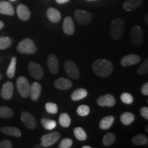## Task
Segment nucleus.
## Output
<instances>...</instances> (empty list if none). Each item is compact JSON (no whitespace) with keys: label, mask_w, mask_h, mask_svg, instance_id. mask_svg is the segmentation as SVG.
Wrapping results in <instances>:
<instances>
[{"label":"nucleus","mask_w":148,"mask_h":148,"mask_svg":"<svg viewBox=\"0 0 148 148\" xmlns=\"http://www.w3.org/2000/svg\"><path fill=\"white\" fill-rule=\"evenodd\" d=\"M73 133L77 139L79 140H84L87 138V135H86L85 131L80 127H75L73 130Z\"/></svg>","instance_id":"nucleus-32"},{"label":"nucleus","mask_w":148,"mask_h":148,"mask_svg":"<svg viewBox=\"0 0 148 148\" xmlns=\"http://www.w3.org/2000/svg\"><path fill=\"white\" fill-rule=\"evenodd\" d=\"M140 112L141 116H143L144 119H148V108L146 106L142 107L140 110Z\"/></svg>","instance_id":"nucleus-40"},{"label":"nucleus","mask_w":148,"mask_h":148,"mask_svg":"<svg viewBox=\"0 0 148 148\" xmlns=\"http://www.w3.org/2000/svg\"><path fill=\"white\" fill-rule=\"evenodd\" d=\"M140 58L138 55L136 54H128L123 57L121 60V64L122 66H129L134 65L140 62Z\"/></svg>","instance_id":"nucleus-14"},{"label":"nucleus","mask_w":148,"mask_h":148,"mask_svg":"<svg viewBox=\"0 0 148 148\" xmlns=\"http://www.w3.org/2000/svg\"><path fill=\"white\" fill-rule=\"evenodd\" d=\"M12 45V39L8 36L0 37V49H5Z\"/></svg>","instance_id":"nucleus-33"},{"label":"nucleus","mask_w":148,"mask_h":148,"mask_svg":"<svg viewBox=\"0 0 148 148\" xmlns=\"http://www.w3.org/2000/svg\"><path fill=\"white\" fill-rule=\"evenodd\" d=\"M116 137L114 136V134L111 132L107 133L106 134L104 135V136L103 137L102 139V143L103 145L105 146H109L112 145V143L115 141Z\"/></svg>","instance_id":"nucleus-30"},{"label":"nucleus","mask_w":148,"mask_h":148,"mask_svg":"<svg viewBox=\"0 0 148 148\" xmlns=\"http://www.w3.org/2000/svg\"><path fill=\"white\" fill-rule=\"evenodd\" d=\"M42 147V146L41 144H38V145L34 146V147Z\"/></svg>","instance_id":"nucleus-44"},{"label":"nucleus","mask_w":148,"mask_h":148,"mask_svg":"<svg viewBox=\"0 0 148 148\" xmlns=\"http://www.w3.org/2000/svg\"><path fill=\"white\" fill-rule=\"evenodd\" d=\"M16 88L18 92L22 97L27 98L29 96V89L30 84L26 77L24 76H20L16 80Z\"/></svg>","instance_id":"nucleus-5"},{"label":"nucleus","mask_w":148,"mask_h":148,"mask_svg":"<svg viewBox=\"0 0 148 148\" xmlns=\"http://www.w3.org/2000/svg\"><path fill=\"white\" fill-rule=\"evenodd\" d=\"M90 112L89 107L86 105H81L77 108V113L79 116H85L88 115Z\"/></svg>","instance_id":"nucleus-35"},{"label":"nucleus","mask_w":148,"mask_h":148,"mask_svg":"<svg viewBox=\"0 0 148 148\" xmlns=\"http://www.w3.org/2000/svg\"><path fill=\"white\" fill-rule=\"evenodd\" d=\"M45 110L47 112L50 114H56L58 112V106L55 103L47 102L45 103Z\"/></svg>","instance_id":"nucleus-34"},{"label":"nucleus","mask_w":148,"mask_h":148,"mask_svg":"<svg viewBox=\"0 0 148 148\" xmlns=\"http://www.w3.org/2000/svg\"><path fill=\"white\" fill-rule=\"evenodd\" d=\"M132 142L136 145H147L148 143V138L144 134H139L136 135L132 138Z\"/></svg>","instance_id":"nucleus-26"},{"label":"nucleus","mask_w":148,"mask_h":148,"mask_svg":"<svg viewBox=\"0 0 148 148\" xmlns=\"http://www.w3.org/2000/svg\"><path fill=\"white\" fill-rule=\"evenodd\" d=\"M114 117L113 116H108L103 117L99 123V127L101 130H108L112 126L114 123Z\"/></svg>","instance_id":"nucleus-24"},{"label":"nucleus","mask_w":148,"mask_h":148,"mask_svg":"<svg viewBox=\"0 0 148 148\" xmlns=\"http://www.w3.org/2000/svg\"><path fill=\"white\" fill-rule=\"evenodd\" d=\"M143 3V0H125L123 4V8L125 11L130 12L136 10Z\"/></svg>","instance_id":"nucleus-19"},{"label":"nucleus","mask_w":148,"mask_h":148,"mask_svg":"<svg viewBox=\"0 0 148 148\" xmlns=\"http://www.w3.org/2000/svg\"><path fill=\"white\" fill-rule=\"evenodd\" d=\"M64 70L66 75L71 78L77 79L79 77V72L77 64L72 60H66L64 63Z\"/></svg>","instance_id":"nucleus-8"},{"label":"nucleus","mask_w":148,"mask_h":148,"mask_svg":"<svg viewBox=\"0 0 148 148\" xmlns=\"http://www.w3.org/2000/svg\"><path fill=\"white\" fill-rule=\"evenodd\" d=\"M0 130L3 134L9 135V136H15V137H20L21 136V132L20 130L16 127L4 126L1 127Z\"/></svg>","instance_id":"nucleus-21"},{"label":"nucleus","mask_w":148,"mask_h":148,"mask_svg":"<svg viewBox=\"0 0 148 148\" xmlns=\"http://www.w3.org/2000/svg\"><path fill=\"white\" fill-rule=\"evenodd\" d=\"M86 1H97V0H86Z\"/></svg>","instance_id":"nucleus-47"},{"label":"nucleus","mask_w":148,"mask_h":148,"mask_svg":"<svg viewBox=\"0 0 148 148\" xmlns=\"http://www.w3.org/2000/svg\"><path fill=\"white\" fill-rule=\"evenodd\" d=\"M0 78H1V74H0Z\"/></svg>","instance_id":"nucleus-50"},{"label":"nucleus","mask_w":148,"mask_h":148,"mask_svg":"<svg viewBox=\"0 0 148 148\" xmlns=\"http://www.w3.org/2000/svg\"><path fill=\"white\" fill-rule=\"evenodd\" d=\"M124 30V21L121 17H118L111 22L110 35L112 39L119 40L123 34Z\"/></svg>","instance_id":"nucleus-2"},{"label":"nucleus","mask_w":148,"mask_h":148,"mask_svg":"<svg viewBox=\"0 0 148 148\" xmlns=\"http://www.w3.org/2000/svg\"><path fill=\"white\" fill-rule=\"evenodd\" d=\"M13 110L7 106H0V118H10L13 116Z\"/></svg>","instance_id":"nucleus-31"},{"label":"nucleus","mask_w":148,"mask_h":148,"mask_svg":"<svg viewBox=\"0 0 148 148\" xmlns=\"http://www.w3.org/2000/svg\"><path fill=\"white\" fill-rule=\"evenodd\" d=\"M146 131H147V132L148 131V130H147V126H146Z\"/></svg>","instance_id":"nucleus-48"},{"label":"nucleus","mask_w":148,"mask_h":148,"mask_svg":"<svg viewBox=\"0 0 148 148\" xmlns=\"http://www.w3.org/2000/svg\"><path fill=\"white\" fill-rule=\"evenodd\" d=\"M97 103L101 107H112L115 105L116 100L113 95L110 94H106L98 98Z\"/></svg>","instance_id":"nucleus-11"},{"label":"nucleus","mask_w":148,"mask_h":148,"mask_svg":"<svg viewBox=\"0 0 148 148\" xmlns=\"http://www.w3.org/2000/svg\"><path fill=\"white\" fill-rule=\"evenodd\" d=\"M21 119L27 128L33 130L36 126V121L34 116L28 112H23L21 114Z\"/></svg>","instance_id":"nucleus-10"},{"label":"nucleus","mask_w":148,"mask_h":148,"mask_svg":"<svg viewBox=\"0 0 148 148\" xmlns=\"http://www.w3.org/2000/svg\"><path fill=\"white\" fill-rule=\"evenodd\" d=\"M28 70L32 77L36 79H41L43 77V69L39 64L34 62H29L28 64Z\"/></svg>","instance_id":"nucleus-9"},{"label":"nucleus","mask_w":148,"mask_h":148,"mask_svg":"<svg viewBox=\"0 0 148 148\" xmlns=\"http://www.w3.org/2000/svg\"><path fill=\"white\" fill-rule=\"evenodd\" d=\"M16 49L18 52L25 54H33L36 51V47L33 40L29 38H26L18 44Z\"/></svg>","instance_id":"nucleus-3"},{"label":"nucleus","mask_w":148,"mask_h":148,"mask_svg":"<svg viewBox=\"0 0 148 148\" xmlns=\"http://www.w3.org/2000/svg\"><path fill=\"white\" fill-rule=\"evenodd\" d=\"M47 66L49 71L52 74H56L59 71V62L57 56L54 54H49L47 57Z\"/></svg>","instance_id":"nucleus-13"},{"label":"nucleus","mask_w":148,"mask_h":148,"mask_svg":"<svg viewBox=\"0 0 148 148\" xmlns=\"http://www.w3.org/2000/svg\"><path fill=\"white\" fill-rule=\"evenodd\" d=\"M16 13L20 19L22 21H27L30 17V11L25 5L19 4L16 8Z\"/></svg>","instance_id":"nucleus-18"},{"label":"nucleus","mask_w":148,"mask_h":148,"mask_svg":"<svg viewBox=\"0 0 148 148\" xmlns=\"http://www.w3.org/2000/svg\"><path fill=\"white\" fill-rule=\"evenodd\" d=\"M62 29L64 32L67 35H72L75 32V26L71 17L66 16L64 19L62 24Z\"/></svg>","instance_id":"nucleus-16"},{"label":"nucleus","mask_w":148,"mask_h":148,"mask_svg":"<svg viewBox=\"0 0 148 148\" xmlns=\"http://www.w3.org/2000/svg\"><path fill=\"white\" fill-rule=\"evenodd\" d=\"M120 120L123 125H129L134 121V115L129 112H123L120 116Z\"/></svg>","instance_id":"nucleus-25"},{"label":"nucleus","mask_w":148,"mask_h":148,"mask_svg":"<svg viewBox=\"0 0 148 148\" xmlns=\"http://www.w3.org/2000/svg\"><path fill=\"white\" fill-rule=\"evenodd\" d=\"M75 21L80 25H87L92 19V15L88 11L77 9L74 12Z\"/></svg>","instance_id":"nucleus-6"},{"label":"nucleus","mask_w":148,"mask_h":148,"mask_svg":"<svg viewBox=\"0 0 148 148\" xmlns=\"http://www.w3.org/2000/svg\"><path fill=\"white\" fill-rule=\"evenodd\" d=\"M131 41L134 46L139 47L143 44L144 36L143 29L139 25H133L130 29Z\"/></svg>","instance_id":"nucleus-4"},{"label":"nucleus","mask_w":148,"mask_h":148,"mask_svg":"<svg viewBox=\"0 0 148 148\" xmlns=\"http://www.w3.org/2000/svg\"><path fill=\"white\" fill-rule=\"evenodd\" d=\"M59 123L62 127H68L71 124V118L67 113H62L59 116Z\"/></svg>","instance_id":"nucleus-29"},{"label":"nucleus","mask_w":148,"mask_h":148,"mask_svg":"<svg viewBox=\"0 0 148 148\" xmlns=\"http://www.w3.org/2000/svg\"><path fill=\"white\" fill-rule=\"evenodd\" d=\"M87 94L88 92L86 89L82 88H79L75 90L72 92L71 97L73 101H78L86 97L87 96Z\"/></svg>","instance_id":"nucleus-23"},{"label":"nucleus","mask_w":148,"mask_h":148,"mask_svg":"<svg viewBox=\"0 0 148 148\" xmlns=\"http://www.w3.org/2000/svg\"><path fill=\"white\" fill-rule=\"evenodd\" d=\"M69 0H56V3H59V4H63V3H65L66 2H68Z\"/></svg>","instance_id":"nucleus-42"},{"label":"nucleus","mask_w":148,"mask_h":148,"mask_svg":"<svg viewBox=\"0 0 148 148\" xmlns=\"http://www.w3.org/2000/svg\"><path fill=\"white\" fill-rule=\"evenodd\" d=\"M40 92H41V85L38 82H33L32 85H30V89H29V95L31 99L33 101H36L40 97Z\"/></svg>","instance_id":"nucleus-17"},{"label":"nucleus","mask_w":148,"mask_h":148,"mask_svg":"<svg viewBox=\"0 0 148 148\" xmlns=\"http://www.w3.org/2000/svg\"><path fill=\"white\" fill-rule=\"evenodd\" d=\"M11 1H15V0H11Z\"/></svg>","instance_id":"nucleus-49"},{"label":"nucleus","mask_w":148,"mask_h":148,"mask_svg":"<svg viewBox=\"0 0 148 148\" xmlns=\"http://www.w3.org/2000/svg\"><path fill=\"white\" fill-rule=\"evenodd\" d=\"M3 27H4V23H3L1 21H0V30H1Z\"/></svg>","instance_id":"nucleus-43"},{"label":"nucleus","mask_w":148,"mask_h":148,"mask_svg":"<svg viewBox=\"0 0 148 148\" xmlns=\"http://www.w3.org/2000/svg\"><path fill=\"white\" fill-rule=\"evenodd\" d=\"M47 18L52 23H58L61 19V14L60 12L54 8H48L46 12Z\"/></svg>","instance_id":"nucleus-20"},{"label":"nucleus","mask_w":148,"mask_h":148,"mask_svg":"<svg viewBox=\"0 0 148 148\" xmlns=\"http://www.w3.org/2000/svg\"><path fill=\"white\" fill-rule=\"evenodd\" d=\"M82 148H91L90 146H88V145H84L82 147Z\"/></svg>","instance_id":"nucleus-45"},{"label":"nucleus","mask_w":148,"mask_h":148,"mask_svg":"<svg viewBox=\"0 0 148 148\" xmlns=\"http://www.w3.org/2000/svg\"><path fill=\"white\" fill-rule=\"evenodd\" d=\"M40 121L44 128L48 130H51L56 127V121L54 120L47 119V118H42Z\"/></svg>","instance_id":"nucleus-27"},{"label":"nucleus","mask_w":148,"mask_h":148,"mask_svg":"<svg viewBox=\"0 0 148 148\" xmlns=\"http://www.w3.org/2000/svg\"><path fill=\"white\" fill-rule=\"evenodd\" d=\"M60 138V134L58 132H52L48 133L41 136V145L43 147H50L56 143Z\"/></svg>","instance_id":"nucleus-7"},{"label":"nucleus","mask_w":148,"mask_h":148,"mask_svg":"<svg viewBox=\"0 0 148 148\" xmlns=\"http://www.w3.org/2000/svg\"><path fill=\"white\" fill-rule=\"evenodd\" d=\"M73 83L70 79L64 77H60L54 82V86L59 90H67L71 87Z\"/></svg>","instance_id":"nucleus-15"},{"label":"nucleus","mask_w":148,"mask_h":148,"mask_svg":"<svg viewBox=\"0 0 148 148\" xmlns=\"http://www.w3.org/2000/svg\"><path fill=\"white\" fill-rule=\"evenodd\" d=\"M148 72V60L145 59L143 62L140 64L137 70V73L139 75H143Z\"/></svg>","instance_id":"nucleus-37"},{"label":"nucleus","mask_w":148,"mask_h":148,"mask_svg":"<svg viewBox=\"0 0 148 148\" xmlns=\"http://www.w3.org/2000/svg\"><path fill=\"white\" fill-rule=\"evenodd\" d=\"M121 100L122 102L126 103V104H130L134 101V98L132 95L129 92H123L121 95Z\"/></svg>","instance_id":"nucleus-36"},{"label":"nucleus","mask_w":148,"mask_h":148,"mask_svg":"<svg viewBox=\"0 0 148 148\" xmlns=\"http://www.w3.org/2000/svg\"><path fill=\"white\" fill-rule=\"evenodd\" d=\"M141 92L142 94H143L144 95H148V83L146 82L145 84H144L141 87Z\"/></svg>","instance_id":"nucleus-41"},{"label":"nucleus","mask_w":148,"mask_h":148,"mask_svg":"<svg viewBox=\"0 0 148 148\" xmlns=\"http://www.w3.org/2000/svg\"><path fill=\"white\" fill-rule=\"evenodd\" d=\"M12 147V144L9 140L5 139L0 142V148H11Z\"/></svg>","instance_id":"nucleus-39"},{"label":"nucleus","mask_w":148,"mask_h":148,"mask_svg":"<svg viewBox=\"0 0 148 148\" xmlns=\"http://www.w3.org/2000/svg\"><path fill=\"white\" fill-rule=\"evenodd\" d=\"M16 57H12L11 59V62L10 65H9L8 70H7V76L9 78H13L14 75H15L16 70Z\"/></svg>","instance_id":"nucleus-28"},{"label":"nucleus","mask_w":148,"mask_h":148,"mask_svg":"<svg viewBox=\"0 0 148 148\" xmlns=\"http://www.w3.org/2000/svg\"><path fill=\"white\" fill-rule=\"evenodd\" d=\"M0 13L12 16L14 14V8L8 1H1L0 2Z\"/></svg>","instance_id":"nucleus-22"},{"label":"nucleus","mask_w":148,"mask_h":148,"mask_svg":"<svg viewBox=\"0 0 148 148\" xmlns=\"http://www.w3.org/2000/svg\"><path fill=\"white\" fill-rule=\"evenodd\" d=\"M145 16H146V23H147V14H145Z\"/></svg>","instance_id":"nucleus-46"},{"label":"nucleus","mask_w":148,"mask_h":148,"mask_svg":"<svg viewBox=\"0 0 148 148\" xmlns=\"http://www.w3.org/2000/svg\"><path fill=\"white\" fill-rule=\"evenodd\" d=\"M94 73L99 77H106L109 76L113 71L112 62L106 59H99L94 61L92 64Z\"/></svg>","instance_id":"nucleus-1"},{"label":"nucleus","mask_w":148,"mask_h":148,"mask_svg":"<svg viewBox=\"0 0 148 148\" xmlns=\"http://www.w3.org/2000/svg\"><path fill=\"white\" fill-rule=\"evenodd\" d=\"M14 86L13 84L10 81H8L3 85L1 90V96L2 99L8 100L10 99L13 95Z\"/></svg>","instance_id":"nucleus-12"},{"label":"nucleus","mask_w":148,"mask_h":148,"mask_svg":"<svg viewBox=\"0 0 148 148\" xmlns=\"http://www.w3.org/2000/svg\"><path fill=\"white\" fill-rule=\"evenodd\" d=\"M73 145V140L71 138H66L63 140H61V142L59 144V148H70Z\"/></svg>","instance_id":"nucleus-38"}]
</instances>
